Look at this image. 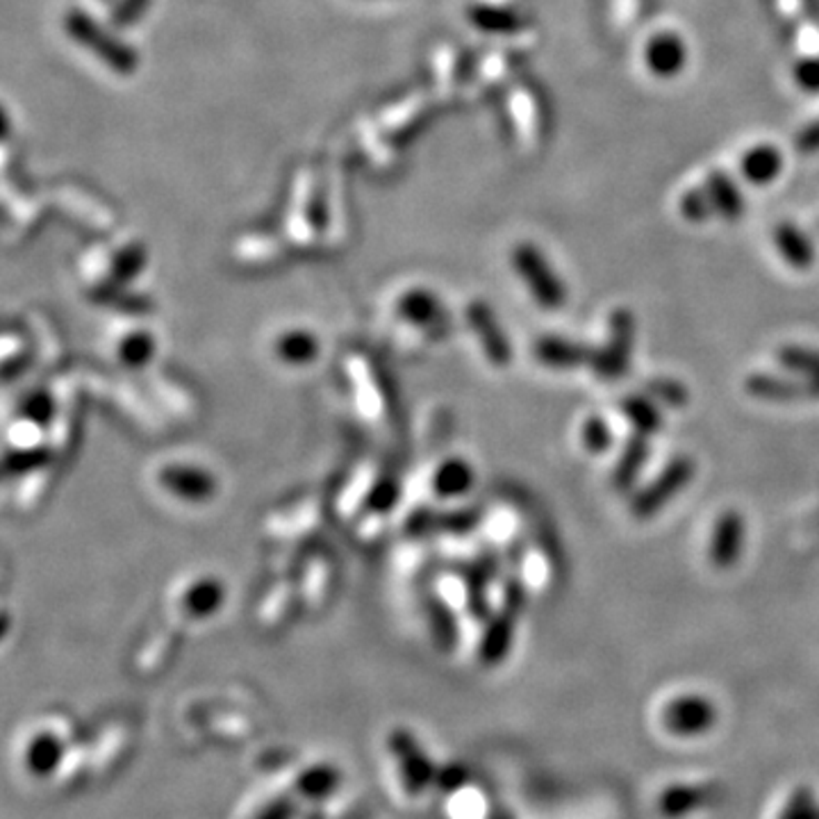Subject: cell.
<instances>
[{
  "instance_id": "5bb4252c",
  "label": "cell",
  "mask_w": 819,
  "mask_h": 819,
  "mask_svg": "<svg viewBox=\"0 0 819 819\" xmlns=\"http://www.w3.org/2000/svg\"><path fill=\"white\" fill-rule=\"evenodd\" d=\"M706 194L713 203L715 214L724 222H738L745 214V198L743 192L738 190V185L733 183L728 176L724 174H713L706 183Z\"/></svg>"
},
{
  "instance_id": "d4e9b609",
  "label": "cell",
  "mask_w": 819,
  "mask_h": 819,
  "mask_svg": "<svg viewBox=\"0 0 819 819\" xmlns=\"http://www.w3.org/2000/svg\"><path fill=\"white\" fill-rule=\"evenodd\" d=\"M146 3H149V0H125V3H123L121 8H116V12H114V21H116L119 25H125V23L135 21L137 12H142Z\"/></svg>"
},
{
  "instance_id": "7a4b0ae2",
  "label": "cell",
  "mask_w": 819,
  "mask_h": 819,
  "mask_svg": "<svg viewBox=\"0 0 819 819\" xmlns=\"http://www.w3.org/2000/svg\"><path fill=\"white\" fill-rule=\"evenodd\" d=\"M637 335L635 315L628 308H615L608 319V337L603 347L594 349L590 369L601 380H620L628 373Z\"/></svg>"
},
{
  "instance_id": "4fadbf2b",
  "label": "cell",
  "mask_w": 819,
  "mask_h": 819,
  "mask_svg": "<svg viewBox=\"0 0 819 819\" xmlns=\"http://www.w3.org/2000/svg\"><path fill=\"white\" fill-rule=\"evenodd\" d=\"M743 176L751 185H769L771 181L779 178L784 171V157L769 144H758L756 149L747 151L740 160Z\"/></svg>"
},
{
  "instance_id": "ac0fdd59",
  "label": "cell",
  "mask_w": 819,
  "mask_h": 819,
  "mask_svg": "<svg viewBox=\"0 0 819 819\" xmlns=\"http://www.w3.org/2000/svg\"><path fill=\"white\" fill-rule=\"evenodd\" d=\"M613 428L611 423L598 417V414H590L583 426H581V444L585 447V451L590 453H606L613 447Z\"/></svg>"
},
{
  "instance_id": "277c9868",
  "label": "cell",
  "mask_w": 819,
  "mask_h": 819,
  "mask_svg": "<svg viewBox=\"0 0 819 819\" xmlns=\"http://www.w3.org/2000/svg\"><path fill=\"white\" fill-rule=\"evenodd\" d=\"M747 524L738 510H724L713 526V535L708 542V560L715 570L736 567L745 551Z\"/></svg>"
},
{
  "instance_id": "ba28073f",
  "label": "cell",
  "mask_w": 819,
  "mask_h": 819,
  "mask_svg": "<svg viewBox=\"0 0 819 819\" xmlns=\"http://www.w3.org/2000/svg\"><path fill=\"white\" fill-rule=\"evenodd\" d=\"M66 28H69V32L78 41H82L84 47H90V49L94 47L101 53L99 58H103L114 69H119V71H131L135 66L133 51L121 47V44H116V41H112V39H108L84 14L71 12L66 17Z\"/></svg>"
},
{
  "instance_id": "484cf974",
  "label": "cell",
  "mask_w": 819,
  "mask_h": 819,
  "mask_svg": "<svg viewBox=\"0 0 819 819\" xmlns=\"http://www.w3.org/2000/svg\"><path fill=\"white\" fill-rule=\"evenodd\" d=\"M149 354H151L149 337L146 339L142 337L140 341H125V347H123V356L127 362H142L144 358H149Z\"/></svg>"
},
{
  "instance_id": "9c48e42d",
  "label": "cell",
  "mask_w": 819,
  "mask_h": 819,
  "mask_svg": "<svg viewBox=\"0 0 819 819\" xmlns=\"http://www.w3.org/2000/svg\"><path fill=\"white\" fill-rule=\"evenodd\" d=\"M646 66L658 78H674L685 64V44L676 32H658L644 49Z\"/></svg>"
},
{
  "instance_id": "2e32d148",
  "label": "cell",
  "mask_w": 819,
  "mask_h": 819,
  "mask_svg": "<svg viewBox=\"0 0 819 819\" xmlns=\"http://www.w3.org/2000/svg\"><path fill=\"white\" fill-rule=\"evenodd\" d=\"M473 469L464 460H451L442 464L436 477V490L442 496H458L464 494L473 485Z\"/></svg>"
},
{
  "instance_id": "52a82bcc",
  "label": "cell",
  "mask_w": 819,
  "mask_h": 819,
  "mask_svg": "<svg viewBox=\"0 0 819 819\" xmlns=\"http://www.w3.org/2000/svg\"><path fill=\"white\" fill-rule=\"evenodd\" d=\"M533 354L538 362L553 371H574L581 367H590L594 358V349L585 341L563 337V335H542Z\"/></svg>"
},
{
  "instance_id": "ffe728a7",
  "label": "cell",
  "mask_w": 819,
  "mask_h": 819,
  "mask_svg": "<svg viewBox=\"0 0 819 819\" xmlns=\"http://www.w3.org/2000/svg\"><path fill=\"white\" fill-rule=\"evenodd\" d=\"M680 214L689 224H706L715 214L706 190H689L680 198Z\"/></svg>"
},
{
  "instance_id": "cb8c5ba5",
  "label": "cell",
  "mask_w": 819,
  "mask_h": 819,
  "mask_svg": "<svg viewBox=\"0 0 819 819\" xmlns=\"http://www.w3.org/2000/svg\"><path fill=\"white\" fill-rule=\"evenodd\" d=\"M795 80L806 92H819V58L799 62L795 69Z\"/></svg>"
},
{
  "instance_id": "9a60e30c",
  "label": "cell",
  "mask_w": 819,
  "mask_h": 819,
  "mask_svg": "<svg viewBox=\"0 0 819 819\" xmlns=\"http://www.w3.org/2000/svg\"><path fill=\"white\" fill-rule=\"evenodd\" d=\"M776 360L795 376L819 382V349L801 347V344H786V347L776 351Z\"/></svg>"
},
{
  "instance_id": "44dd1931",
  "label": "cell",
  "mask_w": 819,
  "mask_h": 819,
  "mask_svg": "<svg viewBox=\"0 0 819 819\" xmlns=\"http://www.w3.org/2000/svg\"><path fill=\"white\" fill-rule=\"evenodd\" d=\"M406 313L408 317H412L414 321L423 324V326H440L442 324V310L436 304L433 296L428 294H417L406 298Z\"/></svg>"
},
{
  "instance_id": "603a6c76",
  "label": "cell",
  "mask_w": 819,
  "mask_h": 819,
  "mask_svg": "<svg viewBox=\"0 0 819 819\" xmlns=\"http://www.w3.org/2000/svg\"><path fill=\"white\" fill-rule=\"evenodd\" d=\"M471 21L481 25L483 30H512L514 28V17L512 14H505V12H499V10H477L471 12Z\"/></svg>"
},
{
  "instance_id": "8fae6325",
  "label": "cell",
  "mask_w": 819,
  "mask_h": 819,
  "mask_svg": "<svg viewBox=\"0 0 819 819\" xmlns=\"http://www.w3.org/2000/svg\"><path fill=\"white\" fill-rule=\"evenodd\" d=\"M774 246L792 269L803 272L815 265V246L795 224H779L774 228Z\"/></svg>"
},
{
  "instance_id": "e0dca14e",
  "label": "cell",
  "mask_w": 819,
  "mask_h": 819,
  "mask_svg": "<svg viewBox=\"0 0 819 819\" xmlns=\"http://www.w3.org/2000/svg\"><path fill=\"white\" fill-rule=\"evenodd\" d=\"M162 479L171 490H176V494H183V496H190V499H203L212 488L209 479L203 477V471L198 473V471L187 469V467L168 469L166 477H162Z\"/></svg>"
},
{
  "instance_id": "6da1fadb",
  "label": "cell",
  "mask_w": 819,
  "mask_h": 819,
  "mask_svg": "<svg viewBox=\"0 0 819 819\" xmlns=\"http://www.w3.org/2000/svg\"><path fill=\"white\" fill-rule=\"evenodd\" d=\"M512 265L529 287L535 304L544 310H560L570 298L567 285L560 280L546 255L535 244H520L512 250Z\"/></svg>"
},
{
  "instance_id": "7c38bea8",
  "label": "cell",
  "mask_w": 819,
  "mask_h": 819,
  "mask_svg": "<svg viewBox=\"0 0 819 819\" xmlns=\"http://www.w3.org/2000/svg\"><path fill=\"white\" fill-rule=\"evenodd\" d=\"M620 408H622L626 421L633 426L635 433H639L644 438L658 436L663 430V426H665L661 403L656 399H652L649 395H628V397L622 399Z\"/></svg>"
},
{
  "instance_id": "7402d4cb",
  "label": "cell",
  "mask_w": 819,
  "mask_h": 819,
  "mask_svg": "<svg viewBox=\"0 0 819 819\" xmlns=\"http://www.w3.org/2000/svg\"><path fill=\"white\" fill-rule=\"evenodd\" d=\"M280 351H283V356H285L287 360H294V362H298V360H308V358H313V354H315V341H313V337H308V335L291 332V335H287V337L283 339Z\"/></svg>"
},
{
  "instance_id": "3957f363",
  "label": "cell",
  "mask_w": 819,
  "mask_h": 819,
  "mask_svg": "<svg viewBox=\"0 0 819 819\" xmlns=\"http://www.w3.org/2000/svg\"><path fill=\"white\" fill-rule=\"evenodd\" d=\"M697 477V462L689 455H678L658 473V477L637 490L631 499V514L635 520H652L663 508L674 501Z\"/></svg>"
},
{
  "instance_id": "d6986e66",
  "label": "cell",
  "mask_w": 819,
  "mask_h": 819,
  "mask_svg": "<svg viewBox=\"0 0 819 819\" xmlns=\"http://www.w3.org/2000/svg\"><path fill=\"white\" fill-rule=\"evenodd\" d=\"M646 395L652 399H656L661 406L667 408H685L689 401V392L687 387L680 380H672V378H652L646 382Z\"/></svg>"
},
{
  "instance_id": "8992f818",
  "label": "cell",
  "mask_w": 819,
  "mask_h": 819,
  "mask_svg": "<svg viewBox=\"0 0 819 819\" xmlns=\"http://www.w3.org/2000/svg\"><path fill=\"white\" fill-rule=\"evenodd\" d=\"M467 321L471 330L477 332L485 358L494 367H508L512 360V341L508 339L494 310L483 300H473L467 306Z\"/></svg>"
},
{
  "instance_id": "4316f807",
  "label": "cell",
  "mask_w": 819,
  "mask_h": 819,
  "mask_svg": "<svg viewBox=\"0 0 819 819\" xmlns=\"http://www.w3.org/2000/svg\"><path fill=\"white\" fill-rule=\"evenodd\" d=\"M799 149L803 151H819V121L812 123L810 127L799 135Z\"/></svg>"
},
{
  "instance_id": "30bf717a",
  "label": "cell",
  "mask_w": 819,
  "mask_h": 819,
  "mask_svg": "<svg viewBox=\"0 0 819 819\" xmlns=\"http://www.w3.org/2000/svg\"><path fill=\"white\" fill-rule=\"evenodd\" d=\"M649 455H652L649 438L633 433L626 440L622 455L617 458L615 469H613V485L617 492H631L635 488L644 464L649 462Z\"/></svg>"
},
{
  "instance_id": "5b68a950",
  "label": "cell",
  "mask_w": 819,
  "mask_h": 819,
  "mask_svg": "<svg viewBox=\"0 0 819 819\" xmlns=\"http://www.w3.org/2000/svg\"><path fill=\"white\" fill-rule=\"evenodd\" d=\"M745 390L760 401L769 403H797L806 399H819V382L797 378H784L779 373L756 371L745 380Z\"/></svg>"
}]
</instances>
